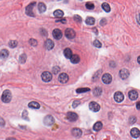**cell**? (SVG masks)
<instances>
[{
	"label": "cell",
	"instance_id": "obj_1",
	"mask_svg": "<svg viewBox=\"0 0 140 140\" xmlns=\"http://www.w3.org/2000/svg\"><path fill=\"white\" fill-rule=\"evenodd\" d=\"M12 93L9 90H5L2 95L1 99L4 103H9L12 99Z\"/></svg>",
	"mask_w": 140,
	"mask_h": 140
},
{
	"label": "cell",
	"instance_id": "obj_2",
	"mask_svg": "<svg viewBox=\"0 0 140 140\" xmlns=\"http://www.w3.org/2000/svg\"><path fill=\"white\" fill-rule=\"evenodd\" d=\"M36 4V2H33L26 7L25 8V13L26 15L31 17H34L35 15L33 12V9L35 6Z\"/></svg>",
	"mask_w": 140,
	"mask_h": 140
},
{
	"label": "cell",
	"instance_id": "obj_3",
	"mask_svg": "<svg viewBox=\"0 0 140 140\" xmlns=\"http://www.w3.org/2000/svg\"><path fill=\"white\" fill-rule=\"evenodd\" d=\"M55 122V120L53 117L52 115H46L45 117L43 119V122L44 124L46 126H50L52 125V124H54Z\"/></svg>",
	"mask_w": 140,
	"mask_h": 140
},
{
	"label": "cell",
	"instance_id": "obj_4",
	"mask_svg": "<svg viewBox=\"0 0 140 140\" xmlns=\"http://www.w3.org/2000/svg\"><path fill=\"white\" fill-rule=\"evenodd\" d=\"M41 77L43 82H48L52 80V74L50 72L46 71L42 73L41 75Z\"/></svg>",
	"mask_w": 140,
	"mask_h": 140
},
{
	"label": "cell",
	"instance_id": "obj_5",
	"mask_svg": "<svg viewBox=\"0 0 140 140\" xmlns=\"http://www.w3.org/2000/svg\"><path fill=\"white\" fill-rule=\"evenodd\" d=\"M78 116L77 114L73 112H68L66 115V119L70 122H74L76 121L78 119Z\"/></svg>",
	"mask_w": 140,
	"mask_h": 140
},
{
	"label": "cell",
	"instance_id": "obj_6",
	"mask_svg": "<svg viewBox=\"0 0 140 140\" xmlns=\"http://www.w3.org/2000/svg\"><path fill=\"white\" fill-rule=\"evenodd\" d=\"M66 37L69 39H73L75 38L76 36L75 32L72 28H68L66 29L65 31Z\"/></svg>",
	"mask_w": 140,
	"mask_h": 140
},
{
	"label": "cell",
	"instance_id": "obj_7",
	"mask_svg": "<svg viewBox=\"0 0 140 140\" xmlns=\"http://www.w3.org/2000/svg\"><path fill=\"white\" fill-rule=\"evenodd\" d=\"M89 109L93 112H98L100 109L99 105L95 102H91L89 104Z\"/></svg>",
	"mask_w": 140,
	"mask_h": 140
},
{
	"label": "cell",
	"instance_id": "obj_8",
	"mask_svg": "<svg viewBox=\"0 0 140 140\" xmlns=\"http://www.w3.org/2000/svg\"><path fill=\"white\" fill-rule=\"evenodd\" d=\"M69 76L66 73H62L60 74L58 77V80L62 84H65L68 82Z\"/></svg>",
	"mask_w": 140,
	"mask_h": 140
},
{
	"label": "cell",
	"instance_id": "obj_9",
	"mask_svg": "<svg viewBox=\"0 0 140 140\" xmlns=\"http://www.w3.org/2000/svg\"><path fill=\"white\" fill-rule=\"evenodd\" d=\"M130 72L126 68H123L119 72V75L121 78L123 80H125L130 75Z\"/></svg>",
	"mask_w": 140,
	"mask_h": 140
},
{
	"label": "cell",
	"instance_id": "obj_10",
	"mask_svg": "<svg viewBox=\"0 0 140 140\" xmlns=\"http://www.w3.org/2000/svg\"><path fill=\"white\" fill-rule=\"evenodd\" d=\"M52 36L55 39L59 40L62 37L63 34L62 31L59 29H54L52 31Z\"/></svg>",
	"mask_w": 140,
	"mask_h": 140
},
{
	"label": "cell",
	"instance_id": "obj_11",
	"mask_svg": "<svg viewBox=\"0 0 140 140\" xmlns=\"http://www.w3.org/2000/svg\"><path fill=\"white\" fill-rule=\"evenodd\" d=\"M115 100L118 103H120L123 101L124 99V96L121 92L118 91L115 93L114 95Z\"/></svg>",
	"mask_w": 140,
	"mask_h": 140
},
{
	"label": "cell",
	"instance_id": "obj_12",
	"mask_svg": "<svg viewBox=\"0 0 140 140\" xmlns=\"http://www.w3.org/2000/svg\"><path fill=\"white\" fill-rule=\"evenodd\" d=\"M112 76L109 73H105L102 77V82L105 84H109L112 82Z\"/></svg>",
	"mask_w": 140,
	"mask_h": 140
},
{
	"label": "cell",
	"instance_id": "obj_13",
	"mask_svg": "<svg viewBox=\"0 0 140 140\" xmlns=\"http://www.w3.org/2000/svg\"><path fill=\"white\" fill-rule=\"evenodd\" d=\"M44 46L46 49L48 50H51L53 49L55 44L51 39H47L45 42Z\"/></svg>",
	"mask_w": 140,
	"mask_h": 140
},
{
	"label": "cell",
	"instance_id": "obj_14",
	"mask_svg": "<svg viewBox=\"0 0 140 140\" xmlns=\"http://www.w3.org/2000/svg\"><path fill=\"white\" fill-rule=\"evenodd\" d=\"M71 133L72 135L75 137L79 138L81 136L82 132L81 130L80 129L78 128H74L72 129Z\"/></svg>",
	"mask_w": 140,
	"mask_h": 140
},
{
	"label": "cell",
	"instance_id": "obj_15",
	"mask_svg": "<svg viewBox=\"0 0 140 140\" xmlns=\"http://www.w3.org/2000/svg\"><path fill=\"white\" fill-rule=\"evenodd\" d=\"M128 96L130 99L132 100H135L138 98V93L136 91L132 90L129 91Z\"/></svg>",
	"mask_w": 140,
	"mask_h": 140
},
{
	"label": "cell",
	"instance_id": "obj_16",
	"mask_svg": "<svg viewBox=\"0 0 140 140\" xmlns=\"http://www.w3.org/2000/svg\"><path fill=\"white\" fill-rule=\"evenodd\" d=\"M130 134L132 137L134 138L139 137L140 135V132L139 130L137 128H133L131 130Z\"/></svg>",
	"mask_w": 140,
	"mask_h": 140
},
{
	"label": "cell",
	"instance_id": "obj_17",
	"mask_svg": "<svg viewBox=\"0 0 140 140\" xmlns=\"http://www.w3.org/2000/svg\"><path fill=\"white\" fill-rule=\"evenodd\" d=\"M64 56L67 59H71L72 55H73L72 50L69 48H66L64 49Z\"/></svg>",
	"mask_w": 140,
	"mask_h": 140
},
{
	"label": "cell",
	"instance_id": "obj_18",
	"mask_svg": "<svg viewBox=\"0 0 140 140\" xmlns=\"http://www.w3.org/2000/svg\"><path fill=\"white\" fill-rule=\"evenodd\" d=\"M46 6L44 3H39L38 5V10L40 13H43L46 10Z\"/></svg>",
	"mask_w": 140,
	"mask_h": 140
},
{
	"label": "cell",
	"instance_id": "obj_19",
	"mask_svg": "<svg viewBox=\"0 0 140 140\" xmlns=\"http://www.w3.org/2000/svg\"><path fill=\"white\" fill-rule=\"evenodd\" d=\"M71 61L73 64H76L78 63L80 60V58L78 55H73L71 58Z\"/></svg>",
	"mask_w": 140,
	"mask_h": 140
},
{
	"label": "cell",
	"instance_id": "obj_20",
	"mask_svg": "<svg viewBox=\"0 0 140 140\" xmlns=\"http://www.w3.org/2000/svg\"><path fill=\"white\" fill-rule=\"evenodd\" d=\"M9 55V52L6 49H3L0 51V58L4 59L8 57Z\"/></svg>",
	"mask_w": 140,
	"mask_h": 140
},
{
	"label": "cell",
	"instance_id": "obj_21",
	"mask_svg": "<svg viewBox=\"0 0 140 140\" xmlns=\"http://www.w3.org/2000/svg\"><path fill=\"white\" fill-rule=\"evenodd\" d=\"M102 123L101 122H97L93 126V129L95 131L98 132L102 129Z\"/></svg>",
	"mask_w": 140,
	"mask_h": 140
},
{
	"label": "cell",
	"instance_id": "obj_22",
	"mask_svg": "<svg viewBox=\"0 0 140 140\" xmlns=\"http://www.w3.org/2000/svg\"><path fill=\"white\" fill-rule=\"evenodd\" d=\"M28 106L29 107L32 109H39L40 107V105H39V104L34 101L30 102L28 104Z\"/></svg>",
	"mask_w": 140,
	"mask_h": 140
},
{
	"label": "cell",
	"instance_id": "obj_23",
	"mask_svg": "<svg viewBox=\"0 0 140 140\" xmlns=\"http://www.w3.org/2000/svg\"><path fill=\"white\" fill-rule=\"evenodd\" d=\"M102 93V89L99 87H96L93 91V94L96 97H98L100 96Z\"/></svg>",
	"mask_w": 140,
	"mask_h": 140
},
{
	"label": "cell",
	"instance_id": "obj_24",
	"mask_svg": "<svg viewBox=\"0 0 140 140\" xmlns=\"http://www.w3.org/2000/svg\"><path fill=\"white\" fill-rule=\"evenodd\" d=\"M53 15L55 17L57 18H61L64 15V12L60 9H57L54 11Z\"/></svg>",
	"mask_w": 140,
	"mask_h": 140
},
{
	"label": "cell",
	"instance_id": "obj_25",
	"mask_svg": "<svg viewBox=\"0 0 140 140\" xmlns=\"http://www.w3.org/2000/svg\"><path fill=\"white\" fill-rule=\"evenodd\" d=\"M95 21H96L95 19L93 17H88L86 18L85 22L87 25H92L94 24Z\"/></svg>",
	"mask_w": 140,
	"mask_h": 140
},
{
	"label": "cell",
	"instance_id": "obj_26",
	"mask_svg": "<svg viewBox=\"0 0 140 140\" xmlns=\"http://www.w3.org/2000/svg\"><path fill=\"white\" fill-rule=\"evenodd\" d=\"M102 8L105 12L109 13L111 11L110 5L108 3H104L102 5Z\"/></svg>",
	"mask_w": 140,
	"mask_h": 140
},
{
	"label": "cell",
	"instance_id": "obj_27",
	"mask_svg": "<svg viewBox=\"0 0 140 140\" xmlns=\"http://www.w3.org/2000/svg\"><path fill=\"white\" fill-rule=\"evenodd\" d=\"M8 45L11 48H15L17 46L18 42L16 40H11L9 42Z\"/></svg>",
	"mask_w": 140,
	"mask_h": 140
},
{
	"label": "cell",
	"instance_id": "obj_28",
	"mask_svg": "<svg viewBox=\"0 0 140 140\" xmlns=\"http://www.w3.org/2000/svg\"><path fill=\"white\" fill-rule=\"evenodd\" d=\"M26 59H27V56L25 54H23L20 56L19 61L20 63L21 64H24L26 62Z\"/></svg>",
	"mask_w": 140,
	"mask_h": 140
},
{
	"label": "cell",
	"instance_id": "obj_29",
	"mask_svg": "<svg viewBox=\"0 0 140 140\" xmlns=\"http://www.w3.org/2000/svg\"><path fill=\"white\" fill-rule=\"evenodd\" d=\"M89 91H90V89L89 88H79L76 90V92L79 93H85L86 92Z\"/></svg>",
	"mask_w": 140,
	"mask_h": 140
},
{
	"label": "cell",
	"instance_id": "obj_30",
	"mask_svg": "<svg viewBox=\"0 0 140 140\" xmlns=\"http://www.w3.org/2000/svg\"><path fill=\"white\" fill-rule=\"evenodd\" d=\"M85 6L87 9L89 10H93L95 8V5L93 3L91 2H87L85 5Z\"/></svg>",
	"mask_w": 140,
	"mask_h": 140
},
{
	"label": "cell",
	"instance_id": "obj_31",
	"mask_svg": "<svg viewBox=\"0 0 140 140\" xmlns=\"http://www.w3.org/2000/svg\"><path fill=\"white\" fill-rule=\"evenodd\" d=\"M74 20H75V21H76V22L78 23H80L82 22V18L80 16H79L78 15H75L73 17Z\"/></svg>",
	"mask_w": 140,
	"mask_h": 140
},
{
	"label": "cell",
	"instance_id": "obj_32",
	"mask_svg": "<svg viewBox=\"0 0 140 140\" xmlns=\"http://www.w3.org/2000/svg\"><path fill=\"white\" fill-rule=\"evenodd\" d=\"M93 45L96 47L98 48H100L102 46V44L101 42H100L98 40H95L93 43Z\"/></svg>",
	"mask_w": 140,
	"mask_h": 140
},
{
	"label": "cell",
	"instance_id": "obj_33",
	"mask_svg": "<svg viewBox=\"0 0 140 140\" xmlns=\"http://www.w3.org/2000/svg\"><path fill=\"white\" fill-rule=\"evenodd\" d=\"M29 42L30 44L33 46H36L38 44L37 41L34 39H30Z\"/></svg>",
	"mask_w": 140,
	"mask_h": 140
},
{
	"label": "cell",
	"instance_id": "obj_34",
	"mask_svg": "<svg viewBox=\"0 0 140 140\" xmlns=\"http://www.w3.org/2000/svg\"><path fill=\"white\" fill-rule=\"evenodd\" d=\"M60 71V68L58 66H55L53 67L52 72L53 74L56 75Z\"/></svg>",
	"mask_w": 140,
	"mask_h": 140
},
{
	"label": "cell",
	"instance_id": "obj_35",
	"mask_svg": "<svg viewBox=\"0 0 140 140\" xmlns=\"http://www.w3.org/2000/svg\"><path fill=\"white\" fill-rule=\"evenodd\" d=\"M80 101L78 100H75L73 102V103L72 104V106L74 108H75L78 106L79 105H80Z\"/></svg>",
	"mask_w": 140,
	"mask_h": 140
},
{
	"label": "cell",
	"instance_id": "obj_36",
	"mask_svg": "<svg viewBox=\"0 0 140 140\" xmlns=\"http://www.w3.org/2000/svg\"><path fill=\"white\" fill-rule=\"evenodd\" d=\"M136 119L135 117L131 116L130 117L129 119V121L130 123L133 124V123H135L136 122Z\"/></svg>",
	"mask_w": 140,
	"mask_h": 140
},
{
	"label": "cell",
	"instance_id": "obj_37",
	"mask_svg": "<svg viewBox=\"0 0 140 140\" xmlns=\"http://www.w3.org/2000/svg\"><path fill=\"white\" fill-rule=\"evenodd\" d=\"M106 23H107V20H106V19L105 18H103L100 21V24L101 25H104L106 24Z\"/></svg>",
	"mask_w": 140,
	"mask_h": 140
},
{
	"label": "cell",
	"instance_id": "obj_38",
	"mask_svg": "<svg viewBox=\"0 0 140 140\" xmlns=\"http://www.w3.org/2000/svg\"><path fill=\"white\" fill-rule=\"evenodd\" d=\"M136 108L138 110H140V101L138 102L136 104Z\"/></svg>",
	"mask_w": 140,
	"mask_h": 140
},
{
	"label": "cell",
	"instance_id": "obj_39",
	"mask_svg": "<svg viewBox=\"0 0 140 140\" xmlns=\"http://www.w3.org/2000/svg\"><path fill=\"white\" fill-rule=\"evenodd\" d=\"M4 124H5V122H4V121L3 120V119H1V120L0 119V124L3 126V124L4 125Z\"/></svg>",
	"mask_w": 140,
	"mask_h": 140
},
{
	"label": "cell",
	"instance_id": "obj_40",
	"mask_svg": "<svg viewBox=\"0 0 140 140\" xmlns=\"http://www.w3.org/2000/svg\"><path fill=\"white\" fill-rule=\"evenodd\" d=\"M6 140H17L16 139H15V138H14L11 137V138H7V139H6Z\"/></svg>",
	"mask_w": 140,
	"mask_h": 140
},
{
	"label": "cell",
	"instance_id": "obj_41",
	"mask_svg": "<svg viewBox=\"0 0 140 140\" xmlns=\"http://www.w3.org/2000/svg\"><path fill=\"white\" fill-rule=\"evenodd\" d=\"M41 32H43V33H41L42 34H43V35L45 36V35H46V34H47V33H46V30H41Z\"/></svg>",
	"mask_w": 140,
	"mask_h": 140
},
{
	"label": "cell",
	"instance_id": "obj_42",
	"mask_svg": "<svg viewBox=\"0 0 140 140\" xmlns=\"http://www.w3.org/2000/svg\"><path fill=\"white\" fill-rule=\"evenodd\" d=\"M137 21L138 24L140 25V15L139 16V17L137 18Z\"/></svg>",
	"mask_w": 140,
	"mask_h": 140
},
{
	"label": "cell",
	"instance_id": "obj_43",
	"mask_svg": "<svg viewBox=\"0 0 140 140\" xmlns=\"http://www.w3.org/2000/svg\"><path fill=\"white\" fill-rule=\"evenodd\" d=\"M137 61L140 64V56H139L138 58Z\"/></svg>",
	"mask_w": 140,
	"mask_h": 140
},
{
	"label": "cell",
	"instance_id": "obj_44",
	"mask_svg": "<svg viewBox=\"0 0 140 140\" xmlns=\"http://www.w3.org/2000/svg\"></svg>",
	"mask_w": 140,
	"mask_h": 140
}]
</instances>
